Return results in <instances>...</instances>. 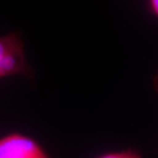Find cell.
Here are the masks:
<instances>
[{"label": "cell", "mask_w": 158, "mask_h": 158, "mask_svg": "<svg viewBox=\"0 0 158 158\" xmlns=\"http://www.w3.org/2000/svg\"><path fill=\"white\" fill-rule=\"evenodd\" d=\"M153 86H154V89H155V90L156 91V92L158 94V71L157 73H156L155 77H154Z\"/></svg>", "instance_id": "5"}, {"label": "cell", "mask_w": 158, "mask_h": 158, "mask_svg": "<svg viewBox=\"0 0 158 158\" xmlns=\"http://www.w3.org/2000/svg\"><path fill=\"white\" fill-rule=\"evenodd\" d=\"M0 158H51L35 138L19 132L0 137Z\"/></svg>", "instance_id": "2"}, {"label": "cell", "mask_w": 158, "mask_h": 158, "mask_svg": "<svg viewBox=\"0 0 158 158\" xmlns=\"http://www.w3.org/2000/svg\"><path fill=\"white\" fill-rule=\"evenodd\" d=\"M140 150L135 148H128L122 151L108 152L100 154L95 158H142Z\"/></svg>", "instance_id": "3"}, {"label": "cell", "mask_w": 158, "mask_h": 158, "mask_svg": "<svg viewBox=\"0 0 158 158\" xmlns=\"http://www.w3.org/2000/svg\"><path fill=\"white\" fill-rule=\"evenodd\" d=\"M148 6L150 12L158 19V0H148Z\"/></svg>", "instance_id": "4"}, {"label": "cell", "mask_w": 158, "mask_h": 158, "mask_svg": "<svg viewBox=\"0 0 158 158\" xmlns=\"http://www.w3.org/2000/svg\"><path fill=\"white\" fill-rule=\"evenodd\" d=\"M21 76L32 80L33 68L27 62L23 42L18 32L0 37V79Z\"/></svg>", "instance_id": "1"}]
</instances>
